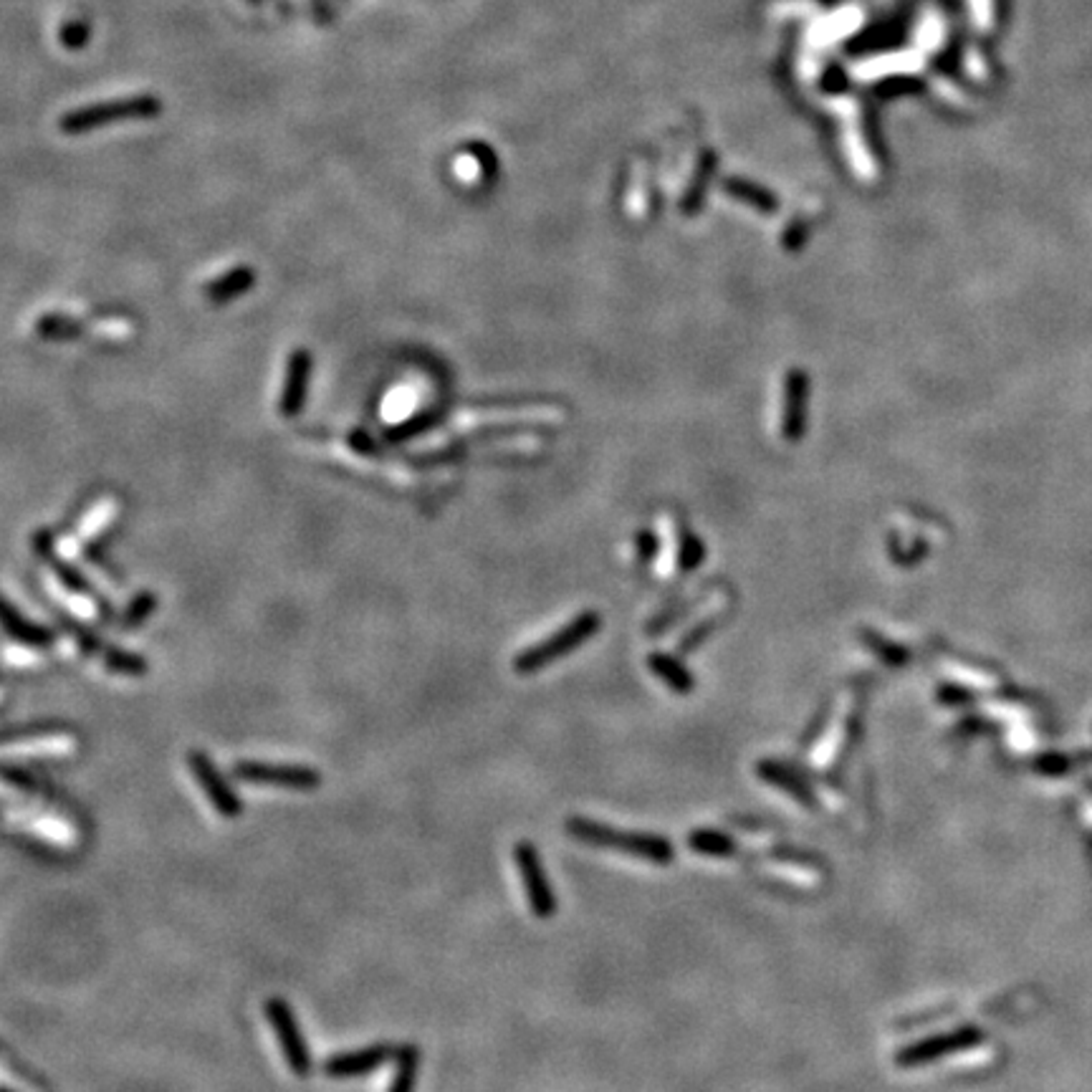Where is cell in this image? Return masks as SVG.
I'll return each mask as SVG.
<instances>
[{
  "mask_svg": "<svg viewBox=\"0 0 1092 1092\" xmlns=\"http://www.w3.org/2000/svg\"><path fill=\"white\" fill-rule=\"evenodd\" d=\"M155 610H157V595L155 592H149V589H144V592H139V595L129 602V607H126L125 615H122L120 620L122 630L142 628V625L155 615Z\"/></svg>",
  "mask_w": 1092,
  "mask_h": 1092,
  "instance_id": "obj_22",
  "label": "cell"
},
{
  "mask_svg": "<svg viewBox=\"0 0 1092 1092\" xmlns=\"http://www.w3.org/2000/svg\"><path fill=\"white\" fill-rule=\"evenodd\" d=\"M256 287V271L251 266H235L228 274L217 276L208 284L206 296L210 298L215 306H223V303L235 301V298L246 296L251 289Z\"/></svg>",
  "mask_w": 1092,
  "mask_h": 1092,
  "instance_id": "obj_13",
  "label": "cell"
},
{
  "mask_svg": "<svg viewBox=\"0 0 1092 1092\" xmlns=\"http://www.w3.org/2000/svg\"><path fill=\"white\" fill-rule=\"evenodd\" d=\"M650 668L655 670V673H658L660 678H663V681L668 683V686L673 688L675 693H691L693 691L691 673H688L686 668H681V665L675 663L673 658H668V655H652Z\"/></svg>",
  "mask_w": 1092,
  "mask_h": 1092,
  "instance_id": "obj_21",
  "label": "cell"
},
{
  "mask_svg": "<svg viewBox=\"0 0 1092 1092\" xmlns=\"http://www.w3.org/2000/svg\"><path fill=\"white\" fill-rule=\"evenodd\" d=\"M155 112V107H149L147 102H125L115 104V107H92L84 109V112H74L63 120V129L66 132H86V129H94L99 125H109L115 120H126V117H139Z\"/></svg>",
  "mask_w": 1092,
  "mask_h": 1092,
  "instance_id": "obj_12",
  "label": "cell"
},
{
  "mask_svg": "<svg viewBox=\"0 0 1092 1092\" xmlns=\"http://www.w3.org/2000/svg\"><path fill=\"white\" fill-rule=\"evenodd\" d=\"M756 774H759L764 782L774 784V787L782 790L784 795L795 797V799L801 801V804H814V795L804 784V779H801L799 774L792 772V769L784 767V764H777V761H759V764H756Z\"/></svg>",
  "mask_w": 1092,
  "mask_h": 1092,
  "instance_id": "obj_14",
  "label": "cell"
},
{
  "mask_svg": "<svg viewBox=\"0 0 1092 1092\" xmlns=\"http://www.w3.org/2000/svg\"><path fill=\"white\" fill-rule=\"evenodd\" d=\"M595 628H597L595 618L577 620V623L561 630L559 635H554L551 640L542 642V645L532 647L529 652L519 655V658H516V670H519V673H537V670H542L546 663L561 658V655H566L569 650H574L579 642L587 640V637L595 632Z\"/></svg>",
  "mask_w": 1092,
  "mask_h": 1092,
  "instance_id": "obj_6",
  "label": "cell"
},
{
  "mask_svg": "<svg viewBox=\"0 0 1092 1092\" xmlns=\"http://www.w3.org/2000/svg\"><path fill=\"white\" fill-rule=\"evenodd\" d=\"M266 1017L271 1022V1030H274L276 1042L281 1047V1054L287 1059L289 1069H292L296 1077H309L311 1067H314V1059H311L309 1045L303 1040L301 1027H298L296 1017H294V1009L287 999H274L266 1001Z\"/></svg>",
  "mask_w": 1092,
  "mask_h": 1092,
  "instance_id": "obj_2",
  "label": "cell"
},
{
  "mask_svg": "<svg viewBox=\"0 0 1092 1092\" xmlns=\"http://www.w3.org/2000/svg\"><path fill=\"white\" fill-rule=\"evenodd\" d=\"M104 668L115 675H125V678H142L147 675V660L137 652L122 650L117 645H107L102 652Z\"/></svg>",
  "mask_w": 1092,
  "mask_h": 1092,
  "instance_id": "obj_19",
  "label": "cell"
},
{
  "mask_svg": "<svg viewBox=\"0 0 1092 1092\" xmlns=\"http://www.w3.org/2000/svg\"><path fill=\"white\" fill-rule=\"evenodd\" d=\"M395 1054L397 1050L387 1042L352 1050V1052H337L324 1062V1075L332 1077V1080H355V1077H365L378 1067H382Z\"/></svg>",
  "mask_w": 1092,
  "mask_h": 1092,
  "instance_id": "obj_9",
  "label": "cell"
},
{
  "mask_svg": "<svg viewBox=\"0 0 1092 1092\" xmlns=\"http://www.w3.org/2000/svg\"><path fill=\"white\" fill-rule=\"evenodd\" d=\"M420 1069V1050L415 1045H405L395 1054V1077L389 1082L387 1092H415Z\"/></svg>",
  "mask_w": 1092,
  "mask_h": 1092,
  "instance_id": "obj_18",
  "label": "cell"
},
{
  "mask_svg": "<svg viewBox=\"0 0 1092 1092\" xmlns=\"http://www.w3.org/2000/svg\"><path fill=\"white\" fill-rule=\"evenodd\" d=\"M36 334L46 342H71L84 334V324L66 314H43L36 319Z\"/></svg>",
  "mask_w": 1092,
  "mask_h": 1092,
  "instance_id": "obj_17",
  "label": "cell"
},
{
  "mask_svg": "<svg viewBox=\"0 0 1092 1092\" xmlns=\"http://www.w3.org/2000/svg\"><path fill=\"white\" fill-rule=\"evenodd\" d=\"M188 767L193 772L195 782L203 790V795L208 797V801L212 804L217 814L223 819H238L243 814V801L235 795L233 787H230L228 779L223 777V772L215 767V761L206 754L203 749H193L188 754Z\"/></svg>",
  "mask_w": 1092,
  "mask_h": 1092,
  "instance_id": "obj_5",
  "label": "cell"
},
{
  "mask_svg": "<svg viewBox=\"0 0 1092 1092\" xmlns=\"http://www.w3.org/2000/svg\"><path fill=\"white\" fill-rule=\"evenodd\" d=\"M34 551H36V556H41V559L51 566V572L56 574L58 582H61L63 587L69 589V592H74V595H84V597H92V600H97L99 610H102L104 615H109V602L104 600L97 589H94V584L89 582L84 574H81V569H76L71 561H66L63 556L56 554V546H53V534L51 532H36L34 534Z\"/></svg>",
  "mask_w": 1092,
  "mask_h": 1092,
  "instance_id": "obj_8",
  "label": "cell"
},
{
  "mask_svg": "<svg viewBox=\"0 0 1092 1092\" xmlns=\"http://www.w3.org/2000/svg\"><path fill=\"white\" fill-rule=\"evenodd\" d=\"M0 628H3L6 635H11L13 640L31 647V650H48V647H53V642H56V635H53L51 630L31 623V620L3 595H0Z\"/></svg>",
  "mask_w": 1092,
  "mask_h": 1092,
  "instance_id": "obj_11",
  "label": "cell"
},
{
  "mask_svg": "<svg viewBox=\"0 0 1092 1092\" xmlns=\"http://www.w3.org/2000/svg\"><path fill=\"white\" fill-rule=\"evenodd\" d=\"M978 1040H981V1032L976 1027H964V1030L951 1032V1035L928 1037V1040L915 1042V1045L900 1050L895 1054V1064H900V1067H918V1064L936 1062V1059L946 1057V1054L961 1052V1050L976 1045Z\"/></svg>",
  "mask_w": 1092,
  "mask_h": 1092,
  "instance_id": "obj_7",
  "label": "cell"
},
{
  "mask_svg": "<svg viewBox=\"0 0 1092 1092\" xmlns=\"http://www.w3.org/2000/svg\"><path fill=\"white\" fill-rule=\"evenodd\" d=\"M688 847L698 855H709V858H731L736 855V842L731 835L720 832V829H693L688 835Z\"/></svg>",
  "mask_w": 1092,
  "mask_h": 1092,
  "instance_id": "obj_16",
  "label": "cell"
},
{
  "mask_svg": "<svg viewBox=\"0 0 1092 1092\" xmlns=\"http://www.w3.org/2000/svg\"><path fill=\"white\" fill-rule=\"evenodd\" d=\"M0 779H3L6 784H11V787H16V790L26 792V795L43 797V799L48 801H63V795L53 787L51 782H46V779L39 777V774L31 772V769L18 767V764L0 761Z\"/></svg>",
  "mask_w": 1092,
  "mask_h": 1092,
  "instance_id": "obj_15",
  "label": "cell"
},
{
  "mask_svg": "<svg viewBox=\"0 0 1092 1092\" xmlns=\"http://www.w3.org/2000/svg\"><path fill=\"white\" fill-rule=\"evenodd\" d=\"M69 726L63 720H31V723H18V726L3 728L0 731V744H8V741H21V738H43V736H58V733H66Z\"/></svg>",
  "mask_w": 1092,
  "mask_h": 1092,
  "instance_id": "obj_20",
  "label": "cell"
},
{
  "mask_svg": "<svg viewBox=\"0 0 1092 1092\" xmlns=\"http://www.w3.org/2000/svg\"><path fill=\"white\" fill-rule=\"evenodd\" d=\"M61 625H63V630H66V632L74 637L76 645H79V650L84 652V655H89V658H102V652H104V647H107V642H104L102 637L94 632V630H89L86 625L76 623V620L66 618V615L61 618Z\"/></svg>",
  "mask_w": 1092,
  "mask_h": 1092,
  "instance_id": "obj_23",
  "label": "cell"
},
{
  "mask_svg": "<svg viewBox=\"0 0 1092 1092\" xmlns=\"http://www.w3.org/2000/svg\"><path fill=\"white\" fill-rule=\"evenodd\" d=\"M311 370H314V360H311V352H306V349H296L289 357L287 378H284V389H281L279 400V412L284 418H296L298 412L303 410V405H306Z\"/></svg>",
  "mask_w": 1092,
  "mask_h": 1092,
  "instance_id": "obj_10",
  "label": "cell"
},
{
  "mask_svg": "<svg viewBox=\"0 0 1092 1092\" xmlns=\"http://www.w3.org/2000/svg\"><path fill=\"white\" fill-rule=\"evenodd\" d=\"M566 832L574 840L592 847H613L625 855H632L637 860H645L652 865H670L675 860L673 842L660 835H647V832H618L610 824L595 822L587 817L566 819Z\"/></svg>",
  "mask_w": 1092,
  "mask_h": 1092,
  "instance_id": "obj_1",
  "label": "cell"
},
{
  "mask_svg": "<svg viewBox=\"0 0 1092 1092\" xmlns=\"http://www.w3.org/2000/svg\"><path fill=\"white\" fill-rule=\"evenodd\" d=\"M514 860L516 870H519L521 882H524V892H527L529 905H532V913L542 921H549L556 913V898L554 890H551V882L544 873V865L539 860L537 847L532 842L521 840L514 847Z\"/></svg>",
  "mask_w": 1092,
  "mask_h": 1092,
  "instance_id": "obj_4",
  "label": "cell"
},
{
  "mask_svg": "<svg viewBox=\"0 0 1092 1092\" xmlns=\"http://www.w3.org/2000/svg\"><path fill=\"white\" fill-rule=\"evenodd\" d=\"M349 443H352V448H355L357 453H365V456H375V453H378L375 443L370 441L365 433H352L349 435Z\"/></svg>",
  "mask_w": 1092,
  "mask_h": 1092,
  "instance_id": "obj_24",
  "label": "cell"
},
{
  "mask_svg": "<svg viewBox=\"0 0 1092 1092\" xmlns=\"http://www.w3.org/2000/svg\"><path fill=\"white\" fill-rule=\"evenodd\" d=\"M233 777L248 784H269V787H284L294 792H314L319 790L321 774L314 767L303 764H276V761H235Z\"/></svg>",
  "mask_w": 1092,
  "mask_h": 1092,
  "instance_id": "obj_3",
  "label": "cell"
}]
</instances>
